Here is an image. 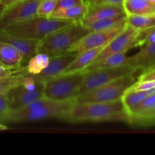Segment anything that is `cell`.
Returning a JSON list of instances; mask_svg holds the SVG:
<instances>
[{
    "label": "cell",
    "instance_id": "6",
    "mask_svg": "<svg viewBox=\"0 0 155 155\" xmlns=\"http://www.w3.org/2000/svg\"><path fill=\"white\" fill-rule=\"evenodd\" d=\"M84 78V71L60 74L44 83V97L55 101L75 100Z\"/></svg>",
    "mask_w": 155,
    "mask_h": 155
},
{
    "label": "cell",
    "instance_id": "28",
    "mask_svg": "<svg viewBox=\"0 0 155 155\" xmlns=\"http://www.w3.org/2000/svg\"><path fill=\"white\" fill-rule=\"evenodd\" d=\"M57 5V0H42L39 5L36 15L48 17L54 12Z\"/></svg>",
    "mask_w": 155,
    "mask_h": 155
},
{
    "label": "cell",
    "instance_id": "40",
    "mask_svg": "<svg viewBox=\"0 0 155 155\" xmlns=\"http://www.w3.org/2000/svg\"><path fill=\"white\" fill-rule=\"evenodd\" d=\"M155 68V66H154V68ZM153 68H152V69H153Z\"/></svg>",
    "mask_w": 155,
    "mask_h": 155
},
{
    "label": "cell",
    "instance_id": "2",
    "mask_svg": "<svg viewBox=\"0 0 155 155\" xmlns=\"http://www.w3.org/2000/svg\"><path fill=\"white\" fill-rule=\"evenodd\" d=\"M75 100L55 101L43 98L21 108L12 110L6 124L32 122L45 119L65 120Z\"/></svg>",
    "mask_w": 155,
    "mask_h": 155
},
{
    "label": "cell",
    "instance_id": "30",
    "mask_svg": "<svg viewBox=\"0 0 155 155\" xmlns=\"http://www.w3.org/2000/svg\"><path fill=\"white\" fill-rule=\"evenodd\" d=\"M133 90H149L155 89V80H137L133 86H130Z\"/></svg>",
    "mask_w": 155,
    "mask_h": 155
},
{
    "label": "cell",
    "instance_id": "18",
    "mask_svg": "<svg viewBox=\"0 0 155 155\" xmlns=\"http://www.w3.org/2000/svg\"><path fill=\"white\" fill-rule=\"evenodd\" d=\"M102 48H93V49L86 50V51L78 53L77 57L68 65V68L61 74L83 71L94 61Z\"/></svg>",
    "mask_w": 155,
    "mask_h": 155
},
{
    "label": "cell",
    "instance_id": "5",
    "mask_svg": "<svg viewBox=\"0 0 155 155\" xmlns=\"http://www.w3.org/2000/svg\"><path fill=\"white\" fill-rule=\"evenodd\" d=\"M136 73L113 80L91 90L79 94L75 98L77 102H106L120 99L127 89L138 80Z\"/></svg>",
    "mask_w": 155,
    "mask_h": 155
},
{
    "label": "cell",
    "instance_id": "21",
    "mask_svg": "<svg viewBox=\"0 0 155 155\" xmlns=\"http://www.w3.org/2000/svg\"><path fill=\"white\" fill-rule=\"evenodd\" d=\"M126 24H127V15L126 13H123L115 15V16L109 17L104 19L98 20V21L83 24L89 30V32H92L97 31V30H108L118 25Z\"/></svg>",
    "mask_w": 155,
    "mask_h": 155
},
{
    "label": "cell",
    "instance_id": "32",
    "mask_svg": "<svg viewBox=\"0 0 155 155\" xmlns=\"http://www.w3.org/2000/svg\"><path fill=\"white\" fill-rule=\"evenodd\" d=\"M88 5H94L100 4H111L122 5L124 0H85Z\"/></svg>",
    "mask_w": 155,
    "mask_h": 155
},
{
    "label": "cell",
    "instance_id": "15",
    "mask_svg": "<svg viewBox=\"0 0 155 155\" xmlns=\"http://www.w3.org/2000/svg\"><path fill=\"white\" fill-rule=\"evenodd\" d=\"M123 13H125L124 8L123 5H119L100 4L89 5L87 14L80 21L82 24H85Z\"/></svg>",
    "mask_w": 155,
    "mask_h": 155
},
{
    "label": "cell",
    "instance_id": "25",
    "mask_svg": "<svg viewBox=\"0 0 155 155\" xmlns=\"http://www.w3.org/2000/svg\"><path fill=\"white\" fill-rule=\"evenodd\" d=\"M50 56L48 54L45 53H36L26 64V73L32 75L39 74L48 66Z\"/></svg>",
    "mask_w": 155,
    "mask_h": 155
},
{
    "label": "cell",
    "instance_id": "7",
    "mask_svg": "<svg viewBox=\"0 0 155 155\" xmlns=\"http://www.w3.org/2000/svg\"><path fill=\"white\" fill-rule=\"evenodd\" d=\"M134 73H137V71L127 64L111 68H96L86 71H84V78L80 86L79 94Z\"/></svg>",
    "mask_w": 155,
    "mask_h": 155
},
{
    "label": "cell",
    "instance_id": "11",
    "mask_svg": "<svg viewBox=\"0 0 155 155\" xmlns=\"http://www.w3.org/2000/svg\"><path fill=\"white\" fill-rule=\"evenodd\" d=\"M43 93L44 83L37 82V86L34 90H28L21 84L9 91L7 96L12 110H17L43 98Z\"/></svg>",
    "mask_w": 155,
    "mask_h": 155
},
{
    "label": "cell",
    "instance_id": "22",
    "mask_svg": "<svg viewBox=\"0 0 155 155\" xmlns=\"http://www.w3.org/2000/svg\"><path fill=\"white\" fill-rule=\"evenodd\" d=\"M155 92V89H149V90H133L131 88H129L125 91L121 97V101H122L124 107L125 108L126 111L127 112L137 105L138 104L143 101L148 95Z\"/></svg>",
    "mask_w": 155,
    "mask_h": 155
},
{
    "label": "cell",
    "instance_id": "20",
    "mask_svg": "<svg viewBox=\"0 0 155 155\" xmlns=\"http://www.w3.org/2000/svg\"><path fill=\"white\" fill-rule=\"evenodd\" d=\"M88 9H89V5L87 3L84 2L83 4L72 6L68 8L54 11L48 17L72 21H81L86 16Z\"/></svg>",
    "mask_w": 155,
    "mask_h": 155
},
{
    "label": "cell",
    "instance_id": "14",
    "mask_svg": "<svg viewBox=\"0 0 155 155\" xmlns=\"http://www.w3.org/2000/svg\"><path fill=\"white\" fill-rule=\"evenodd\" d=\"M127 64L141 74L152 69L155 66V42L144 45L139 52L128 57Z\"/></svg>",
    "mask_w": 155,
    "mask_h": 155
},
{
    "label": "cell",
    "instance_id": "23",
    "mask_svg": "<svg viewBox=\"0 0 155 155\" xmlns=\"http://www.w3.org/2000/svg\"><path fill=\"white\" fill-rule=\"evenodd\" d=\"M127 58H128V57L127 56V52L117 53V54H114L104 58L101 59L98 61L92 62L83 71L96 69V68H111V67L120 66V65L127 64Z\"/></svg>",
    "mask_w": 155,
    "mask_h": 155
},
{
    "label": "cell",
    "instance_id": "27",
    "mask_svg": "<svg viewBox=\"0 0 155 155\" xmlns=\"http://www.w3.org/2000/svg\"><path fill=\"white\" fill-rule=\"evenodd\" d=\"M155 42V27L138 30L136 44L137 46H144L147 44Z\"/></svg>",
    "mask_w": 155,
    "mask_h": 155
},
{
    "label": "cell",
    "instance_id": "16",
    "mask_svg": "<svg viewBox=\"0 0 155 155\" xmlns=\"http://www.w3.org/2000/svg\"><path fill=\"white\" fill-rule=\"evenodd\" d=\"M22 61V54L17 48L5 42H0V64L12 69L25 71Z\"/></svg>",
    "mask_w": 155,
    "mask_h": 155
},
{
    "label": "cell",
    "instance_id": "31",
    "mask_svg": "<svg viewBox=\"0 0 155 155\" xmlns=\"http://www.w3.org/2000/svg\"><path fill=\"white\" fill-rule=\"evenodd\" d=\"M84 2H86L85 0H57V5L54 11L68 8L72 6L83 4Z\"/></svg>",
    "mask_w": 155,
    "mask_h": 155
},
{
    "label": "cell",
    "instance_id": "24",
    "mask_svg": "<svg viewBox=\"0 0 155 155\" xmlns=\"http://www.w3.org/2000/svg\"><path fill=\"white\" fill-rule=\"evenodd\" d=\"M127 24L136 30L155 27V14L127 15Z\"/></svg>",
    "mask_w": 155,
    "mask_h": 155
},
{
    "label": "cell",
    "instance_id": "12",
    "mask_svg": "<svg viewBox=\"0 0 155 155\" xmlns=\"http://www.w3.org/2000/svg\"><path fill=\"white\" fill-rule=\"evenodd\" d=\"M77 54L78 53L77 52L68 51L54 57H51L48 66L43 71L38 74H34V75L30 74V75L32 76L36 81L45 83L47 80H51L61 74L68 68V65L77 57Z\"/></svg>",
    "mask_w": 155,
    "mask_h": 155
},
{
    "label": "cell",
    "instance_id": "37",
    "mask_svg": "<svg viewBox=\"0 0 155 155\" xmlns=\"http://www.w3.org/2000/svg\"><path fill=\"white\" fill-rule=\"evenodd\" d=\"M8 129V127L5 125V124H2V123H0V131H4V130H6Z\"/></svg>",
    "mask_w": 155,
    "mask_h": 155
},
{
    "label": "cell",
    "instance_id": "39",
    "mask_svg": "<svg viewBox=\"0 0 155 155\" xmlns=\"http://www.w3.org/2000/svg\"><path fill=\"white\" fill-rule=\"evenodd\" d=\"M148 1L151 2H152V3H154V4H155V0H148Z\"/></svg>",
    "mask_w": 155,
    "mask_h": 155
},
{
    "label": "cell",
    "instance_id": "35",
    "mask_svg": "<svg viewBox=\"0 0 155 155\" xmlns=\"http://www.w3.org/2000/svg\"><path fill=\"white\" fill-rule=\"evenodd\" d=\"M155 123V110L152 112L151 114H150L148 117H146L145 118H144L143 120H142L141 121H139L138 123V124H153Z\"/></svg>",
    "mask_w": 155,
    "mask_h": 155
},
{
    "label": "cell",
    "instance_id": "33",
    "mask_svg": "<svg viewBox=\"0 0 155 155\" xmlns=\"http://www.w3.org/2000/svg\"><path fill=\"white\" fill-rule=\"evenodd\" d=\"M24 72V71H20L18 70L12 69V68H7L3 65L0 64V77H8V76L13 75V74H18V73Z\"/></svg>",
    "mask_w": 155,
    "mask_h": 155
},
{
    "label": "cell",
    "instance_id": "38",
    "mask_svg": "<svg viewBox=\"0 0 155 155\" xmlns=\"http://www.w3.org/2000/svg\"><path fill=\"white\" fill-rule=\"evenodd\" d=\"M4 9H5V7L2 5L1 4V3H0V15H1L2 12L3 11H4Z\"/></svg>",
    "mask_w": 155,
    "mask_h": 155
},
{
    "label": "cell",
    "instance_id": "36",
    "mask_svg": "<svg viewBox=\"0 0 155 155\" xmlns=\"http://www.w3.org/2000/svg\"><path fill=\"white\" fill-rule=\"evenodd\" d=\"M18 1H20V0H0V3H1V4L4 6L5 8H8L9 7V6L14 5L15 3L18 2Z\"/></svg>",
    "mask_w": 155,
    "mask_h": 155
},
{
    "label": "cell",
    "instance_id": "34",
    "mask_svg": "<svg viewBox=\"0 0 155 155\" xmlns=\"http://www.w3.org/2000/svg\"><path fill=\"white\" fill-rule=\"evenodd\" d=\"M155 80V68L148 70L145 72L142 73L138 77V80L143 81V80Z\"/></svg>",
    "mask_w": 155,
    "mask_h": 155
},
{
    "label": "cell",
    "instance_id": "17",
    "mask_svg": "<svg viewBox=\"0 0 155 155\" xmlns=\"http://www.w3.org/2000/svg\"><path fill=\"white\" fill-rule=\"evenodd\" d=\"M155 110V92L150 94L139 104L130 109L128 112V122L138 124L139 121L148 117Z\"/></svg>",
    "mask_w": 155,
    "mask_h": 155
},
{
    "label": "cell",
    "instance_id": "26",
    "mask_svg": "<svg viewBox=\"0 0 155 155\" xmlns=\"http://www.w3.org/2000/svg\"><path fill=\"white\" fill-rule=\"evenodd\" d=\"M25 71L13 74L8 77H0V94H8V92L22 83Z\"/></svg>",
    "mask_w": 155,
    "mask_h": 155
},
{
    "label": "cell",
    "instance_id": "10",
    "mask_svg": "<svg viewBox=\"0 0 155 155\" xmlns=\"http://www.w3.org/2000/svg\"><path fill=\"white\" fill-rule=\"evenodd\" d=\"M138 30L127 24L124 29L111 41L101 49L93 62L98 61L104 58L120 52H127L131 48L136 47V39Z\"/></svg>",
    "mask_w": 155,
    "mask_h": 155
},
{
    "label": "cell",
    "instance_id": "1",
    "mask_svg": "<svg viewBox=\"0 0 155 155\" xmlns=\"http://www.w3.org/2000/svg\"><path fill=\"white\" fill-rule=\"evenodd\" d=\"M64 120L71 123L127 121L128 114L121 99L106 102L74 101Z\"/></svg>",
    "mask_w": 155,
    "mask_h": 155
},
{
    "label": "cell",
    "instance_id": "3",
    "mask_svg": "<svg viewBox=\"0 0 155 155\" xmlns=\"http://www.w3.org/2000/svg\"><path fill=\"white\" fill-rule=\"evenodd\" d=\"M89 30L81 21H72L55 30L39 42L36 53H45L51 57L68 52Z\"/></svg>",
    "mask_w": 155,
    "mask_h": 155
},
{
    "label": "cell",
    "instance_id": "8",
    "mask_svg": "<svg viewBox=\"0 0 155 155\" xmlns=\"http://www.w3.org/2000/svg\"><path fill=\"white\" fill-rule=\"evenodd\" d=\"M42 0H20L5 8L0 15V29L36 16Z\"/></svg>",
    "mask_w": 155,
    "mask_h": 155
},
{
    "label": "cell",
    "instance_id": "9",
    "mask_svg": "<svg viewBox=\"0 0 155 155\" xmlns=\"http://www.w3.org/2000/svg\"><path fill=\"white\" fill-rule=\"evenodd\" d=\"M126 24H121L111 29L104 30L89 32L81 39L74 44L68 51L80 53L86 50L97 48H104L110 41H111L121 30L125 27Z\"/></svg>",
    "mask_w": 155,
    "mask_h": 155
},
{
    "label": "cell",
    "instance_id": "29",
    "mask_svg": "<svg viewBox=\"0 0 155 155\" xmlns=\"http://www.w3.org/2000/svg\"><path fill=\"white\" fill-rule=\"evenodd\" d=\"M11 110L7 94H0V123L6 124Z\"/></svg>",
    "mask_w": 155,
    "mask_h": 155
},
{
    "label": "cell",
    "instance_id": "13",
    "mask_svg": "<svg viewBox=\"0 0 155 155\" xmlns=\"http://www.w3.org/2000/svg\"><path fill=\"white\" fill-rule=\"evenodd\" d=\"M0 42H5L17 48L22 54V64L23 66L25 67L28 61L37 52V48L40 41L13 36L5 30L0 29Z\"/></svg>",
    "mask_w": 155,
    "mask_h": 155
},
{
    "label": "cell",
    "instance_id": "4",
    "mask_svg": "<svg viewBox=\"0 0 155 155\" xmlns=\"http://www.w3.org/2000/svg\"><path fill=\"white\" fill-rule=\"evenodd\" d=\"M71 22L72 21L68 20L36 15L11 24L2 30L18 37L41 41L54 31Z\"/></svg>",
    "mask_w": 155,
    "mask_h": 155
},
{
    "label": "cell",
    "instance_id": "19",
    "mask_svg": "<svg viewBox=\"0 0 155 155\" xmlns=\"http://www.w3.org/2000/svg\"><path fill=\"white\" fill-rule=\"evenodd\" d=\"M122 5L127 15L155 14V4L148 0H124Z\"/></svg>",
    "mask_w": 155,
    "mask_h": 155
}]
</instances>
